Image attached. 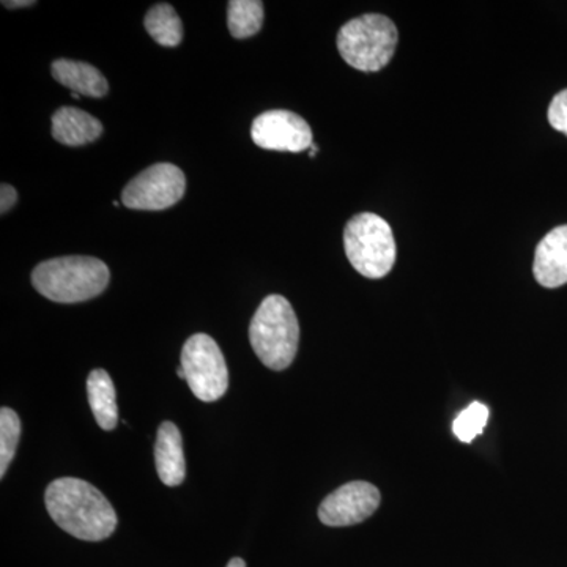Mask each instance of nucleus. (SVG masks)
<instances>
[{
    "label": "nucleus",
    "mask_w": 567,
    "mask_h": 567,
    "mask_svg": "<svg viewBox=\"0 0 567 567\" xmlns=\"http://www.w3.org/2000/svg\"><path fill=\"white\" fill-rule=\"evenodd\" d=\"M533 274L546 289L567 284V224L555 227L537 245Z\"/></svg>",
    "instance_id": "obj_10"
},
{
    "label": "nucleus",
    "mask_w": 567,
    "mask_h": 567,
    "mask_svg": "<svg viewBox=\"0 0 567 567\" xmlns=\"http://www.w3.org/2000/svg\"><path fill=\"white\" fill-rule=\"evenodd\" d=\"M177 374L181 377V379L185 380V372H183L182 365L178 368Z\"/></svg>",
    "instance_id": "obj_24"
},
{
    "label": "nucleus",
    "mask_w": 567,
    "mask_h": 567,
    "mask_svg": "<svg viewBox=\"0 0 567 567\" xmlns=\"http://www.w3.org/2000/svg\"><path fill=\"white\" fill-rule=\"evenodd\" d=\"M145 29L156 43L164 48H175L183 40V24L181 17L169 3H158L145 14Z\"/></svg>",
    "instance_id": "obj_15"
},
{
    "label": "nucleus",
    "mask_w": 567,
    "mask_h": 567,
    "mask_svg": "<svg viewBox=\"0 0 567 567\" xmlns=\"http://www.w3.org/2000/svg\"><path fill=\"white\" fill-rule=\"evenodd\" d=\"M488 416H491V412H488L487 405H484L483 402H473L465 410H462L456 420H454V435L461 442L472 443L476 436L483 434Z\"/></svg>",
    "instance_id": "obj_18"
},
{
    "label": "nucleus",
    "mask_w": 567,
    "mask_h": 567,
    "mask_svg": "<svg viewBox=\"0 0 567 567\" xmlns=\"http://www.w3.org/2000/svg\"><path fill=\"white\" fill-rule=\"evenodd\" d=\"M186 177L181 167L158 163L142 171L122 193V204L132 210L159 212L181 203Z\"/></svg>",
    "instance_id": "obj_7"
},
{
    "label": "nucleus",
    "mask_w": 567,
    "mask_h": 567,
    "mask_svg": "<svg viewBox=\"0 0 567 567\" xmlns=\"http://www.w3.org/2000/svg\"><path fill=\"white\" fill-rule=\"evenodd\" d=\"M20 435V416L13 410L3 406L0 410V477L6 476L11 461H13L14 454H17Z\"/></svg>",
    "instance_id": "obj_17"
},
{
    "label": "nucleus",
    "mask_w": 567,
    "mask_h": 567,
    "mask_svg": "<svg viewBox=\"0 0 567 567\" xmlns=\"http://www.w3.org/2000/svg\"><path fill=\"white\" fill-rule=\"evenodd\" d=\"M379 488L364 481L344 484L323 499L319 518L327 527H352L374 516L380 506Z\"/></svg>",
    "instance_id": "obj_8"
},
{
    "label": "nucleus",
    "mask_w": 567,
    "mask_h": 567,
    "mask_svg": "<svg viewBox=\"0 0 567 567\" xmlns=\"http://www.w3.org/2000/svg\"><path fill=\"white\" fill-rule=\"evenodd\" d=\"M254 353L267 368L284 371L297 357L300 324L292 305L281 295H268L249 324Z\"/></svg>",
    "instance_id": "obj_3"
},
{
    "label": "nucleus",
    "mask_w": 567,
    "mask_h": 567,
    "mask_svg": "<svg viewBox=\"0 0 567 567\" xmlns=\"http://www.w3.org/2000/svg\"><path fill=\"white\" fill-rule=\"evenodd\" d=\"M48 513L59 528L89 543L107 539L117 528V514L106 496L87 481L59 477L44 494Z\"/></svg>",
    "instance_id": "obj_1"
},
{
    "label": "nucleus",
    "mask_w": 567,
    "mask_h": 567,
    "mask_svg": "<svg viewBox=\"0 0 567 567\" xmlns=\"http://www.w3.org/2000/svg\"><path fill=\"white\" fill-rule=\"evenodd\" d=\"M398 28L383 14H363L338 33V51L354 70L375 73L385 69L398 47Z\"/></svg>",
    "instance_id": "obj_4"
},
{
    "label": "nucleus",
    "mask_w": 567,
    "mask_h": 567,
    "mask_svg": "<svg viewBox=\"0 0 567 567\" xmlns=\"http://www.w3.org/2000/svg\"><path fill=\"white\" fill-rule=\"evenodd\" d=\"M52 76L61 82L63 87L91 99H103L110 92L106 78L91 63L59 59L52 62Z\"/></svg>",
    "instance_id": "obj_13"
},
{
    "label": "nucleus",
    "mask_w": 567,
    "mask_h": 567,
    "mask_svg": "<svg viewBox=\"0 0 567 567\" xmlns=\"http://www.w3.org/2000/svg\"><path fill=\"white\" fill-rule=\"evenodd\" d=\"M87 398L100 427L103 431H114L118 424L117 399L114 383L103 369H95L89 374Z\"/></svg>",
    "instance_id": "obj_14"
},
{
    "label": "nucleus",
    "mask_w": 567,
    "mask_h": 567,
    "mask_svg": "<svg viewBox=\"0 0 567 567\" xmlns=\"http://www.w3.org/2000/svg\"><path fill=\"white\" fill-rule=\"evenodd\" d=\"M17 203V189H14L11 185H7V183H2V186H0V212H2V215H6L7 212H10L11 207H13V205Z\"/></svg>",
    "instance_id": "obj_20"
},
{
    "label": "nucleus",
    "mask_w": 567,
    "mask_h": 567,
    "mask_svg": "<svg viewBox=\"0 0 567 567\" xmlns=\"http://www.w3.org/2000/svg\"><path fill=\"white\" fill-rule=\"evenodd\" d=\"M227 24L234 39L256 35L264 24V3L257 0H233L227 9Z\"/></svg>",
    "instance_id": "obj_16"
},
{
    "label": "nucleus",
    "mask_w": 567,
    "mask_h": 567,
    "mask_svg": "<svg viewBox=\"0 0 567 567\" xmlns=\"http://www.w3.org/2000/svg\"><path fill=\"white\" fill-rule=\"evenodd\" d=\"M182 369L193 394L199 401L215 402L229 388V371L215 339L208 334H193L182 349Z\"/></svg>",
    "instance_id": "obj_6"
},
{
    "label": "nucleus",
    "mask_w": 567,
    "mask_h": 567,
    "mask_svg": "<svg viewBox=\"0 0 567 567\" xmlns=\"http://www.w3.org/2000/svg\"><path fill=\"white\" fill-rule=\"evenodd\" d=\"M548 123L567 136V89L557 93L548 106Z\"/></svg>",
    "instance_id": "obj_19"
},
{
    "label": "nucleus",
    "mask_w": 567,
    "mask_h": 567,
    "mask_svg": "<svg viewBox=\"0 0 567 567\" xmlns=\"http://www.w3.org/2000/svg\"><path fill=\"white\" fill-rule=\"evenodd\" d=\"M7 9H22V7H31L35 6V2H31V0H18V2H2Z\"/></svg>",
    "instance_id": "obj_21"
},
{
    "label": "nucleus",
    "mask_w": 567,
    "mask_h": 567,
    "mask_svg": "<svg viewBox=\"0 0 567 567\" xmlns=\"http://www.w3.org/2000/svg\"><path fill=\"white\" fill-rule=\"evenodd\" d=\"M347 259L369 279L385 278L395 264V240L390 224L375 213H360L344 230Z\"/></svg>",
    "instance_id": "obj_5"
},
{
    "label": "nucleus",
    "mask_w": 567,
    "mask_h": 567,
    "mask_svg": "<svg viewBox=\"0 0 567 567\" xmlns=\"http://www.w3.org/2000/svg\"><path fill=\"white\" fill-rule=\"evenodd\" d=\"M74 100H80V93H71Z\"/></svg>",
    "instance_id": "obj_25"
},
{
    "label": "nucleus",
    "mask_w": 567,
    "mask_h": 567,
    "mask_svg": "<svg viewBox=\"0 0 567 567\" xmlns=\"http://www.w3.org/2000/svg\"><path fill=\"white\" fill-rule=\"evenodd\" d=\"M111 274L96 257L66 256L37 265L32 284L37 292L55 303L89 301L106 290Z\"/></svg>",
    "instance_id": "obj_2"
},
{
    "label": "nucleus",
    "mask_w": 567,
    "mask_h": 567,
    "mask_svg": "<svg viewBox=\"0 0 567 567\" xmlns=\"http://www.w3.org/2000/svg\"><path fill=\"white\" fill-rule=\"evenodd\" d=\"M103 134L99 118L78 107L63 106L52 115V137L70 147L91 144Z\"/></svg>",
    "instance_id": "obj_12"
},
{
    "label": "nucleus",
    "mask_w": 567,
    "mask_h": 567,
    "mask_svg": "<svg viewBox=\"0 0 567 567\" xmlns=\"http://www.w3.org/2000/svg\"><path fill=\"white\" fill-rule=\"evenodd\" d=\"M251 137L254 144L265 151L298 153L312 145L308 122L295 112L284 110L267 111L256 117Z\"/></svg>",
    "instance_id": "obj_9"
},
{
    "label": "nucleus",
    "mask_w": 567,
    "mask_h": 567,
    "mask_svg": "<svg viewBox=\"0 0 567 567\" xmlns=\"http://www.w3.org/2000/svg\"><path fill=\"white\" fill-rule=\"evenodd\" d=\"M226 567H246V563L241 558H233Z\"/></svg>",
    "instance_id": "obj_22"
},
{
    "label": "nucleus",
    "mask_w": 567,
    "mask_h": 567,
    "mask_svg": "<svg viewBox=\"0 0 567 567\" xmlns=\"http://www.w3.org/2000/svg\"><path fill=\"white\" fill-rule=\"evenodd\" d=\"M317 151H319V148H317L316 144H312L311 145V158H315Z\"/></svg>",
    "instance_id": "obj_23"
},
{
    "label": "nucleus",
    "mask_w": 567,
    "mask_h": 567,
    "mask_svg": "<svg viewBox=\"0 0 567 567\" xmlns=\"http://www.w3.org/2000/svg\"><path fill=\"white\" fill-rule=\"evenodd\" d=\"M155 465L159 480L167 487L181 486L186 476L183 439L177 425L164 421L155 443Z\"/></svg>",
    "instance_id": "obj_11"
}]
</instances>
